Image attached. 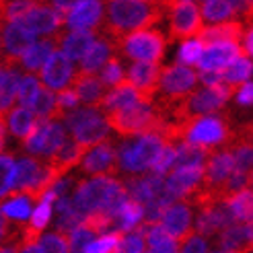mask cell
Segmentation results:
<instances>
[{
	"mask_svg": "<svg viewBox=\"0 0 253 253\" xmlns=\"http://www.w3.org/2000/svg\"><path fill=\"white\" fill-rule=\"evenodd\" d=\"M165 8L150 0H107L105 21L99 25V35L113 43L134 31L148 29L159 25L165 17Z\"/></svg>",
	"mask_w": 253,
	"mask_h": 253,
	"instance_id": "obj_1",
	"label": "cell"
},
{
	"mask_svg": "<svg viewBox=\"0 0 253 253\" xmlns=\"http://www.w3.org/2000/svg\"><path fill=\"white\" fill-rule=\"evenodd\" d=\"M105 118L120 136H138L146 132H161L163 124H165V113L155 101H136L132 105H126L122 109H113L105 113Z\"/></svg>",
	"mask_w": 253,
	"mask_h": 253,
	"instance_id": "obj_2",
	"label": "cell"
},
{
	"mask_svg": "<svg viewBox=\"0 0 253 253\" xmlns=\"http://www.w3.org/2000/svg\"><path fill=\"white\" fill-rule=\"evenodd\" d=\"M169 144V140L161 132H146L138 136H126L118 146L120 171L130 175H142L153 171L161 150Z\"/></svg>",
	"mask_w": 253,
	"mask_h": 253,
	"instance_id": "obj_3",
	"label": "cell"
},
{
	"mask_svg": "<svg viewBox=\"0 0 253 253\" xmlns=\"http://www.w3.org/2000/svg\"><path fill=\"white\" fill-rule=\"evenodd\" d=\"M183 140L206 146L210 150H220L231 144L235 130L231 128L229 113H208V116H200L189 122L179 124Z\"/></svg>",
	"mask_w": 253,
	"mask_h": 253,
	"instance_id": "obj_4",
	"label": "cell"
},
{
	"mask_svg": "<svg viewBox=\"0 0 253 253\" xmlns=\"http://www.w3.org/2000/svg\"><path fill=\"white\" fill-rule=\"evenodd\" d=\"M167 43H169V37H165L161 31L142 29V31H134L130 35L122 37V40L113 42V47H116V52H120L122 56L130 60L157 62L159 64L165 58Z\"/></svg>",
	"mask_w": 253,
	"mask_h": 253,
	"instance_id": "obj_5",
	"label": "cell"
},
{
	"mask_svg": "<svg viewBox=\"0 0 253 253\" xmlns=\"http://www.w3.org/2000/svg\"><path fill=\"white\" fill-rule=\"evenodd\" d=\"M64 124L72 132V136L86 148H93L109 138L111 126H109L107 118L101 116L99 109H95V107H86V105L77 107L64 118Z\"/></svg>",
	"mask_w": 253,
	"mask_h": 253,
	"instance_id": "obj_6",
	"label": "cell"
},
{
	"mask_svg": "<svg viewBox=\"0 0 253 253\" xmlns=\"http://www.w3.org/2000/svg\"><path fill=\"white\" fill-rule=\"evenodd\" d=\"M169 42H187L189 37H198L202 27V8L196 0H179L169 10Z\"/></svg>",
	"mask_w": 253,
	"mask_h": 253,
	"instance_id": "obj_7",
	"label": "cell"
},
{
	"mask_svg": "<svg viewBox=\"0 0 253 253\" xmlns=\"http://www.w3.org/2000/svg\"><path fill=\"white\" fill-rule=\"evenodd\" d=\"M235 171H237L235 155L229 148H220L216 153H212L206 163V173H204L202 187L222 200V187L226 185V181L231 179V175Z\"/></svg>",
	"mask_w": 253,
	"mask_h": 253,
	"instance_id": "obj_8",
	"label": "cell"
},
{
	"mask_svg": "<svg viewBox=\"0 0 253 253\" xmlns=\"http://www.w3.org/2000/svg\"><path fill=\"white\" fill-rule=\"evenodd\" d=\"M120 171V155L113 140L101 142L86 150L84 159L81 161V173L84 175H116Z\"/></svg>",
	"mask_w": 253,
	"mask_h": 253,
	"instance_id": "obj_9",
	"label": "cell"
},
{
	"mask_svg": "<svg viewBox=\"0 0 253 253\" xmlns=\"http://www.w3.org/2000/svg\"><path fill=\"white\" fill-rule=\"evenodd\" d=\"M237 222L233 216V210L226 200H216L204 204L198 208V216H196V233L202 237H212L224 231L229 224Z\"/></svg>",
	"mask_w": 253,
	"mask_h": 253,
	"instance_id": "obj_10",
	"label": "cell"
},
{
	"mask_svg": "<svg viewBox=\"0 0 253 253\" xmlns=\"http://www.w3.org/2000/svg\"><path fill=\"white\" fill-rule=\"evenodd\" d=\"M198 79H200V74L192 66H185L177 62L173 66L163 68L159 93L163 97H183L196 88Z\"/></svg>",
	"mask_w": 253,
	"mask_h": 253,
	"instance_id": "obj_11",
	"label": "cell"
},
{
	"mask_svg": "<svg viewBox=\"0 0 253 253\" xmlns=\"http://www.w3.org/2000/svg\"><path fill=\"white\" fill-rule=\"evenodd\" d=\"M192 210H194V206L189 204L187 200H177L163 212V218H161L163 226H165L181 245L196 233V222H194Z\"/></svg>",
	"mask_w": 253,
	"mask_h": 253,
	"instance_id": "obj_12",
	"label": "cell"
},
{
	"mask_svg": "<svg viewBox=\"0 0 253 253\" xmlns=\"http://www.w3.org/2000/svg\"><path fill=\"white\" fill-rule=\"evenodd\" d=\"M19 23L35 35H54L66 25V12L54 8L52 4H35Z\"/></svg>",
	"mask_w": 253,
	"mask_h": 253,
	"instance_id": "obj_13",
	"label": "cell"
},
{
	"mask_svg": "<svg viewBox=\"0 0 253 253\" xmlns=\"http://www.w3.org/2000/svg\"><path fill=\"white\" fill-rule=\"evenodd\" d=\"M72 62L74 60L66 52L56 49L52 54V58L47 60V64L43 66V70L40 72L42 83L52 88V91H62V88H66L74 81V77H77V70H74Z\"/></svg>",
	"mask_w": 253,
	"mask_h": 253,
	"instance_id": "obj_14",
	"label": "cell"
},
{
	"mask_svg": "<svg viewBox=\"0 0 253 253\" xmlns=\"http://www.w3.org/2000/svg\"><path fill=\"white\" fill-rule=\"evenodd\" d=\"M206 167H185V169H175L167 175L165 179V189L167 194L177 202V200H187L194 196L202 187L204 181Z\"/></svg>",
	"mask_w": 253,
	"mask_h": 253,
	"instance_id": "obj_15",
	"label": "cell"
},
{
	"mask_svg": "<svg viewBox=\"0 0 253 253\" xmlns=\"http://www.w3.org/2000/svg\"><path fill=\"white\" fill-rule=\"evenodd\" d=\"M161 74H163V68L157 62L134 60L132 66L128 68V77L126 79L144 95V99L155 101L159 95V86H161Z\"/></svg>",
	"mask_w": 253,
	"mask_h": 253,
	"instance_id": "obj_16",
	"label": "cell"
},
{
	"mask_svg": "<svg viewBox=\"0 0 253 253\" xmlns=\"http://www.w3.org/2000/svg\"><path fill=\"white\" fill-rule=\"evenodd\" d=\"M247 54L245 47L237 42H222V43H212L204 49L200 62H198V70H224L226 66L235 62L239 56Z\"/></svg>",
	"mask_w": 253,
	"mask_h": 253,
	"instance_id": "obj_17",
	"label": "cell"
},
{
	"mask_svg": "<svg viewBox=\"0 0 253 253\" xmlns=\"http://www.w3.org/2000/svg\"><path fill=\"white\" fill-rule=\"evenodd\" d=\"M21 60L19 58H8L2 56V86H0V113L6 118V113L12 109V103L19 97V86H21Z\"/></svg>",
	"mask_w": 253,
	"mask_h": 253,
	"instance_id": "obj_18",
	"label": "cell"
},
{
	"mask_svg": "<svg viewBox=\"0 0 253 253\" xmlns=\"http://www.w3.org/2000/svg\"><path fill=\"white\" fill-rule=\"evenodd\" d=\"M35 37L37 35L21 23H2V56L21 60L37 43Z\"/></svg>",
	"mask_w": 253,
	"mask_h": 253,
	"instance_id": "obj_19",
	"label": "cell"
},
{
	"mask_svg": "<svg viewBox=\"0 0 253 253\" xmlns=\"http://www.w3.org/2000/svg\"><path fill=\"white\" fill-rule=\"evenodd\" d=\"M72 86H74V91L79 93L81 103L86 107H95V109H101L103 99L109 91L107 84L101 81V77H97L95 72H86V70H77Z\"/></svg>",
	"mask_w": 253,
	"mask_h": 253,
	"instance_id": "obj_20",
	"label": "cell"
},
{
	"mask_svg": "<svg viewBox=\"0 0 253 253\" xmlns=\"http://www.w3.org/2000/svg\"><path fill=\"white\" fill-rule=\"evenodd\" d=\"M103 15V0H83L66 15L68 29H97Z\"/></svg>",
	"mask_w": 253,
	"mask_h": 253,
	"instance_id": "obj_21",
	"label": "cell"
},
{
	"mask_svg": "<svg viewBox=\"0 0 253 253\" xmlns=\"http://www.w3.org/2000/svg\"><path fill=\"white\" fill-rule=\"evenodd\" d=\"M37 122H40V118H37V113L33 107H12L6 118H2V128H6V132L17 138V140L25 142L29 138V134L33 132V128L37 126Z\"/></svg>",
	"mask_w": 253,
	"mask_h": 253,
	"instance_id": "obj_22",
	"label": "cell"
},
{
	"mask_svg": "<svg viewBox=\"0 0 253 253\" xmlns=\"http://www.w3.org/2000/svg\"><path fill=\"white\" fill-rule=\"evenodd\" d=\"M218 245L220 249H229L235 253H251L253 251L251 224H245V222L229 224L224 231L218 233Z\"/></svg>",
	"mask_w": 253,
	"mask_h": 253,
	"instance_id": "obj_23",
	"label": "cell"
},
{
	"mask_svg": "<svg viewBox=\"0 0 253 253\" xmlns=\"http://www.w3.org/2000/svg\"><path fill=\"white\" fill-rule=\"evenodd\" d=\"M200 40L208 45L212 43H222V42H237L241 43V40L245 37V27L241 19H233L226 23H218V25H210L200 31Z\"/></svg>",
	"mask_w": 253,
	"mask_h": 253,
	"instance_id": "obj_24",
	"label": "cell"
},
{
	"mask_svg": "<svg viewBox=\"0 0 253 253\" xmlns=\"http://www.w3.org/2000/svg\"><path fill=\"white\" fill-rule=\"evenodd\" d=\"M99 29H70L62 37V52H66L72 60H83L86 52L95 45Z\"/></svg>",
	"mask_w": 253,
	"mask_h": 253,
	"instance_id": "obj_25",
	"label": "cell"
},
{
	"mask_svg": "<svg viewBox=\"0 0 253 253\" xmlns=\"http://www.w3.org/2000/svg\"><path fill=\"white\" fill-rule=\"evenodd\" d=\"M86 146H83L77 138H66V142L62 144V148L58 150V153H54L49 159H45L49 165H52L62 177H64L72 167H77L79 163L84 159V155H86Z\"/></svg>",
	"mask_w": 253,
	"mask_h": 253,
	"instance_id": "obj_26",
	"label": "cell"
},
{
	"mask_svg": "<svg viewBox=\"0 0 253 253\" xmlns=\"http://www.w3.org/2000/svg\"><path fill=\"white\" fill-rule=\"evenodd\" d=\"M142 99H144V95L138 91L128 79H126L124 83H120L118 86H113L107 91V95L103 99V105H101V111L109 113L113 109H122L126 105L136 103V101H142ZM146 101H150V99H146Z\"/></svg>",
	"mask_w": 253,
	"mask_h": 253,
	"instance_id": "obj_27",
	"label": "cell"
},
{
	"mask_svg": "<svg viewBox=\"0 0 253 253\" xmlns=\"http://www.w3.org/2000/svg\"><path fill=\"white\" fill-rule=\"evenodd\" d=\"M33 109L37 113V118H40V122H60V120L66 118V111L62 109L58 95L49 86H45L43 83L40 88V95L35 99Z\"/></svg>",
	"mask_w": 253,
	"mask_h": 253,
	"instance_id": "obj_28",
	"label": "cell"
},
{
	"mask_svg": "<svg viewBox=\"0 0 253 253\" xmlns=\"http://www.w3.org/2000/svg\"><path fill=\"white\" fill-rule=\"evenodd\" d=\"M42 169H43V165H40V163L35 161V157L19 159V163H17V181H15V187H12L10 194H25L27 189H31L35 185V181L40 179Z\"/></svg>",
	"mask_w": 253,
	"mask_h": 253,
	"instance_id": "obj_29",
	"label": "cell"
},
{
	"mask_svg": "<svg viewBox=\"0 0 253 253\" xmlns=\"http://www.w3.org/2000/svg\"><path fill=\"white\" fill-rule=\"evenodd\" d=\"M113 52H116V47H113V43L107 40V37H105V40H97L95 45L88 49L86 56L81 60V70H86V72L101 70L109 62Z\"/></svg>",
	"mask_w": 253,
	"mask_h": 253,
	"instance_id": "obj_30",
	"label": "cell"
},
{
	"mask_svg": "<svg viewBox=\"0 0 253 253\" xmlns=\"http://www.w3.org/2000/svg\"><path fill=\"white\" fill-rule=\"evenodd\" d=\"M142 220H144V204H140L138 200L130 198V200L122 206L118 218H116V231L126 235V233L134 231Z\"/></svg>",
	"mask_w": 253,
	"mask_h": 253,
	"instance_id": "obj_31",
	"label": "cell"
},
{
	"mask_svg": "<svg viewBox=\"0 0 253 253\" xmlns=\"http://www.w3.org/2000/svg\"><path fill=\"white\" fill-rule=\"evenodd\" d=\"M31 206H33V200L27 194H10L8 198H4L2 216L10 218V220L27 222L29 214H31Z\"/></svg>",
	"mask_w": 253,
	"mask_h": 253,
	"instance_id": "obj_32",
	"label": "cell"
},
{
	"mask_svg": "<svg viewBox=\"0 0 253 253\" xmlns=\"http://www.w3.org/2000/svg\"><path fill=\"white\" fill-rule=\"evenodd\" d=\"M226 202H229L237 222H245V224L253 222V187L241 189V192H237Z\"/></svg>",
	"mask_w": 253,
	"mask_h": 253,
	"instance_id": "obj_33",
	"label": "cell"
},
{
	"mask_svg": "<svg viewBox=\"0 0 253 253\" xmlns=\"http://www.w3.org/2000/svg\"><path fill=\"white\" fill-rule=\"evenodd\" d=\"M202 17H204V21L210 25H218V23L239 19L229 0H208V2L202 4Z\"/></svg>",
	"mask_w": 253,
	"mask_h": 253,
	"instance_id": "obj_34",
	"label": "cell"
},
{
	"mask_svg": "<svg viewBox=\"0 0 253 253\" xmlns=\"http://www.w3.org/2000/svg\"><path fill=\"white\" fill-rule=\"evenodd\" d=\"M253 74V62L247 54L239 56L235 62H231L229 66L222 70V77L226 83H231L235 86H241L243 83H247V79Z\"/></svg>",
	"mask_w": 253,
	"mask_h": 253,
	"instance_id": "obj_35",
	"label": "cell"
},
{
	"mask_svg": "<svg viewBox=\"0 0 253 253\" xmlns=\"http://www.w3.org/2000/svg\"><path fill=\"white\" fill-rule=\"evenodd\" d=\"M68 237H70V253H86V247L91 245V241H95L101 235L84 220L79 229H74Z\"/></svg>",
	"mask_w": 253,
	"mask_h": 253,
	"instance_id": "obj_36",
	"label": "cell"
},
{
	"mask_svg": "<svg viewBox=\"0 0 253 253\" xmlns=\"http://www.w3.org/2000/svg\"><path fill=\"white\" fill-rule=\"evenodd\" d=\"M37 245H40L42 253H70V237L60 231L43 233Z\"/></svg>",
	"mask_w": 253,
	"mask_h": 253,
	"instance_id": "obj_37",
	"label": "cell"
},
{
	"mask_svg": "<svg viewBox=\"0 0 253 253\" xmlns=\"http://www.w3.org/2000/svg\"><path fill=\"white\" fill-rule=\"evenodd\" d=\"M40 88H42V83L37 81L35 74H31V72L25 74L23 81H21V86H19V97H17L19 105H23V107H33L37 95H40Z\"/></svg>",
	"mask_w": 253,
	"mask_h": 253,
	"instance_id": "obj_38",
	"label": "cell"
},
{
	"mask_svg": "<svg viewBox=\"0 0 253 253\" xmlns=\"http://www.w3.org/2000/svg\"><path fill=\"white\" fill-rule=\"evenodd\" d=\"M35 6V0H2V23H19Z\"/></svg>",
	"mask_w": 253,
	"mask_h": 253,
	"instance_id": "obj_39",
	"label": "cell"
},
{
	"mask_svg": "<svg viewBox=\"0 0 253 253\" xmlns=\"http://www.w3.org/2000/svg\"><path fill=\"white\" fill-rule=\"evenodd\" d=\"M204 49H206V43L202 42L200 37H196V40H187V42H183V45L179 49L177 62H179V64H185V66H198Z\"/></svg>",
	"mask_w": 253,
	"mask_h": 253,
	"instance_id": "obj_40",
	"label": "cell"
},
{
	"mask_svg": "<svg viewBox=\"0 0 253 253\" xmlns=\"http://www.w3.org/2000/svg\"><path fill=\"white\" fill-rule=\"evenodd\" d=\"M101 81H103L105 84H107V88H113V86H118L120 83H124L126 81V74H124V66H122V62H120V58L113 54L111 58H109V62L107 64L101 68Z\"/></svg>",
	"mask_w": 253,
	"mask_h": 253,
	"instance_id": "obj_41",
	"label": "cell"
},
{
	"mask_svg": "<svg viewBox=\"0 0 253 253\" xmlns=\"http://www.w3.org/2000/svg\"><path fill=\"white\" fill-rule=\"evenodd\" d=\"M15 181H17V163H15V153H2V200L12 192L15 187Z\"/></svg>",
	"mask_w": 253,
	"mask_h": 253,
	"instance_id": "obj_42",
	"label": "cell"
},
{
	"mask_svg": "<svg viewBox=\"0 0 253 253\" xmlns=\"http://www.w3.org/2000/svg\"><path fill=\"white\" fill-rule=\"evenodd\" d=\"M56 95H58V101H60L62 109L66 111V116L70 111L77 109L79 103H81V97H79L77 91H74V86H66V88H62V91H56Z\"/></svg>",
	"mask_w": 253,
	"mask_h": 253,
	"instance_id": "obj_43",
	"label": "cell"
},
{
	"mask_svg": "<svg viewBox=\"0 0 253 253\" xmlns=\"http://www.w3.org/2000/svg\"><path fill=\"white\" fill-rule=\"evenodd\" d=\"M181 253H208V241H206V237L194 233L181 245Z\"/></svg>",
	"mask_w": 253,
	"mask_h": 253,
	"instance_id": "obj_44",
	"label": "cell"
},
{
	"mask_svg": "<svg viewBox=\"0 0 253 253\" xmlns=\"http://www.w3.org/2000/svg\"><path fill=\"white\" fill-rule=\"evenodd\" d=\"M237 103L241 107H251L253 105V83H243L237 91Z\"/></svg>",
	"mask_w": 253,
	"mask_h": 253,
	"instance_id": "obj_45",
	"label": "cell"
},
{
	"mask_svg": "<svg viewBox=\"0 0 253 253\" xmlns=\"http://www.w3.org/2000/svg\"><path fill=\"white\" fill-rule=\"evenodd\" d=\"M200 81L206 86H212V84L222 83L224 77H222V70H200Z\"/></svg>",
	"mask_w": 253,
	"mask_h": 253,
	"instance_id": "obj_46",
	"label": "cell"
},
{
	"mask_svg": "<svg viewBox=\"0 0 253 253\" xmlns=\"http://www.w3.org/2000/svg\"><path fill=\"white\" fill-rule=\"evenodd\" d=\"M79 2H83V0H49V4H52L54 8H58V10H62V12H66V15H68V10L74 8Z\"/></svg>",
	"mask_w": 253,
	"mask_h": 253,
	"instance_id": "obj_47",
	"label": "cell"
},
{
	"mask_svg": "<svg viewBox=\"0 0 253 253\" xmlns=\"http://www.w3.org/2000/svg\"><path fill=\"white\" fill-rule=\"evenodd\" d=\"M243 42H245V52H247V56L249 58H253V23H251V27H249V31L245 33V37H243Z\"/></svg>",
	"mask_w": 253,
	"mask_h": 253,
	"instance_id": "obj_48",
	"label": "cell"
},
{
	"mask_svg": "<svg viewBox=\"0 0 253 253\" xmlns=\"http://www.w3.org/2000/svg\"><path fill=\"white\" fill-rule=\"evenodd\" d=\"M150 2H157V4H161L165 10H171L177 2H179V0H150Z\"/></svg>",
	"mask_w": 253,
	"mask_h": 253,
	"instance_id": "obj_49",
	"label": "cell"
},
{
	"mask_svg": "<svg viewBox=\"0 0 253 253\" xmlns=\"http://www.w3.org/2000/svg\"><path fill=\"white\" fill-rule=\"evenodd\" d=\"M21 253H42V249H40V245H37V243H29V245L21 247Z\"/></svg>",
	"mask_w": 253,
	"mask_h": 253,
	"instance_id": "obj_50",
	"label": "cell"
},
{
	"mask_svg": "<svg viewBox=\"0 0 253 253\" xmlns=\"http://www.w3.org/2000/svg\"><path fill=\"white\" fill-rule=\"evenodd\" d=\"M17 251H21V245H2L0 253H17Z\"/></svg>",
	"mask_w": 253,
	"mask_h": 253,
	"instance_id": "obj_51",
	"label": "cell"
},
{
	"mask_svg": "<svg viewBox=\"0 0 253 253\" xmlns=\"http://www.w3.org/2000/svg\"><path fill=\"white\" fill-rule=\"evenodd\" d=\"M208 253H235V251H229V249H220V251H208Z\"/></svg>",
	"mask_w": 253,
	"mask_h": 253,
	"instance_id": "obj_52",
	"label": "cell"
},
{
	"mask_svg": "<svg viewBox=\"0 0 253 253\" xmlns=\"http://www.w3.org/2000/svg\"><path fill=\"white\" fill-rule=\"evenodd\" d=\"M251 233H253V222H251Z\"/></svg>",
	"mask_w": 253,
	"mask_h": 253,
	"instance_id": "obj_53",
	"label": "cell"
},
{
	"mask_svg": "<svg viewBox=\"0 0 253 253\" xmlns=\"http://www.w3.org/2000/svg\"><path fill=\"white\" fill-rule=\"evenodd\" d=\"M251 253H253V251H251Z\"/></svg>",
	"mask_w": 253,
	"mask_h": 253,
	"instance_id": "obj_54",
	"label": "cell"
}]
</instances>
